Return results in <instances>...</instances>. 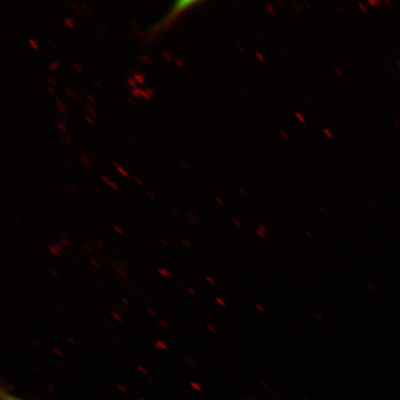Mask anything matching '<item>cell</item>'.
<instances>
[{
  "label": "cell",
  "instance_id": "6da1fadb",
  "mask_svg": "<svg viewBox=\"0 0 400 400\" xmlns=\"http://www.w3.org/2000/svg\"><path fill=\"white\" fill-rule=\"evenodd\" d=\"M154 347L161 350H168V346L164 341H156L153 343Z\"/></svg>",
  "mask_w": 400,
  "mask_h": 400
},
{
  "label": "cell",
  "instance_id": "7a4b0ae2",
  "mask_svg": "<svg viewBox=\"0 0 400 400\" xmlns=\"http://www.w3.org/2000/svg\"><path fill=\"white\" fill-rule=\"evenodd\" d=\"M1 400H23L19 399V397H16L12 396V394H8L6 392L2 391L1 392Z\"/></svg>",
  "mask_w": 400,
  "mask_h": 400
},
{
  "label": "cell",
  "instance_id": "3957f363",
  "mask_svg": "<svg viewBox=\"0 0 400 400\" xmlns=\"http://www.w3.org/2000/svg\"><path fill=\"white\" fill-rule=\"evenodd\" d=\"M159 274L162 275V277H167V278L172 277L171 272H170L168 271V270H166L164 268L159 269Z\"/></svg>",
  "mask_w": 400,
  "mask_h": 400
},
{
  "label": "cell",
  "instance_id": "277c9868",
  "mask_svg": "<svg viewBox=\"0 0 400 400\" xmlns=\"http://www.w3.org/2000/svg\"><path fill=\"white\" fill-rule=\"evenodd\" d=\"M102 180L104 181V182H106L107 183H109V185L110 186H112V188L113 189H115V190H119V186H117V185H116V183L110 182V181L109 179H107V177H102Z\"/></svg>",
  "mask_w": 400,
  "mask_h": 400
},
{
  "label": "cell",
  "instance_id": "5b68a950",
  "mask_svg": "<svg viewBox=\"0 0 400 400\" xmlns=\"http://www.w3.org/2000/svg\"><path fill=\"white\" fill-rule=\"evenodd\" d=\"M116 165V167H117L118 171L121 172V174L123 175V177H130L129 174H127V172L126 171H124V170L123 168H121V166H119V165L117 163H114Z\"/></svg>",
  "mask_w": 400,
  "mask_h": 400
},
{
  "label": "cell",
  "instance_id": "8992f818",
  "mask_svg": "<svg viewBox=\"0 0 400 400\" xmlns=\"http://www.w3.org/2000/svg\"><path fill=\"white\" fill-rule=\"evenodd\" d=\"M112 318L115 319L116 321H120V323H121V321H123V320H121V315L119 314L118 312H112Z\"/></svg>",
  "mask_w": 400,
  "mask_h": 400
},
{
  "label": "cell",
  "instance_id": "52a82bcc",
  "mask_svg": "<svg viewBox=\"0 0 400 400\" xmlns=\"http://www.w3.org/2000/svg\"><path fill=\"white\" fill-rule=\"evenodd\" d=\"M159 326H161L162 327V328L170 329L169 323H167V321H159Z\"/></svg>",
  "mask_w": 400,
  "mask_h": 400
},
{
  "label": "cell",
  "instance_id": "ba28073f",
  "mask_svg": "<svg viewBox=\"0 0 400 400\" xmlns=\"http://www.w3.org/2000/svg\"><path fill=\"white\" fill-rule=\"evenodd\" d=\"M50 250L51 251V253H53L54 255L59 256V251L58 250H56L55 247H52V246H50Z\"/></svg>",
  "mask_w": 400,
  "mask_h": 400
},
{
  "label": "cell",
  "instance_id": "9c48e42d",
  "mask_svg": "<svg viewBox=\"0 0 400 400\" xmlns=\"http://www.w3.org/2000/svg\"><path fill=\"white\" fill-rule=\"evenodd\" d=\"M29 43L30 44H31L32 48H36V50H39V46H37V43L34 42V40L30 39Z\"/></svg>",
  "mask_w": 400,
  "mask_h": 400
},
{
  "label": "cell",
  "instance_id": "30bf717a",
  "mask_svg": "<svg viewBox=\"0 0 400 400\" xmlns=\"http://www.w3.org/2000/svg\"><path fill=\"white\" fill-rule=\"evenodd\" d=\"M136 79L137 81H139V83H144V77H143V75H141V77H140L139 74H137L136 75Z\"/></svg>",
  "mask_w": 400,
  "mask_h": 400
},
{
  "label": "cell",
  "instance_id": "8fae6325",
  "mask_svg": "<svg viewBox=\"0 0 400 400\" xmlns=\"http://www.w3.org/2000/svg\"><path fill=\"white\" fill-rule=\"evenodd\" d=\"M113 229H114L115 231L117 232H119V234H123V230H121V227L114 226V227H113Z\"/></svg>",
  "mask_w": 400,
  "mask_h": 400
},
{
  "label": "cell",
  "instance_id": "7c38bea8",
  "mask_svg": "<svg viewBox=\"0 0 400 400\" xmlns=\"http://www.w3.org/2000/svg\"><path fill=\"white\" fill-rule=\"evenodd\" d=\"M128 83L130 86H134L136 85V81L132 79V78H128Z\"/></svg>",
  "mask_w": 400,
  "mask_h": 400
},
{
  "label": "cell",
  "instance_id": "4fadbf2b",
  "mask_svg": "<svg viewBox=\"0 0 400 400\" xmlns=\"http://www.w3.org/2000/svg\"><path fill=\"white\" fill-rule=\"evenodd\" d=\"M147 312L148 313H150L151 316H153V317H156V312H154L152 310L148 309Z\"/></svg>",
  "mask_w": 400,
  "mask_h": 400
},
{
  "label": "cell",
  "instance_id": "5bb4252c",
  "mask_svg": "<svg viewBox=\"0 0 400 400\" xmlns=\"http://www.w3.org/2000/svg\"><path fill=\"white\" fill-rule=\"evenodd\" d=\"M59 62H55V64H51L50 70H56L57 66H58Z\"/></svg>",
  "mask_w": 400,
  "mask_h": 400
},
{
  "label": "cell",
  "instance_id": "9a60e30c",
  "mask_svg": "<svg viewBox=\"0 0 400 400\" xmlns=\"http://www.w3.org/2000/svg\"><path fill=\"white\" fill-rule=\"evenodd\" d=\"M88 110H89V112H90L92 115L97 116V113L94 112V110L93 109H91L90 107L88 108Z\"/></svg>",
  "mask_w": 400,
  "mask_h": 400
},
{
  "label": "cell",
  "instance_id": "2e32d148",
  "mask_svg": "<svg viewBox=\"0 0 400 400\" xmlns=\"http://www.w3.org/2000/svg\"><path fill=\"white\" fill-rule=\"evenodd\" d=\"M54 247H55L57 248V250H58L59 251H61V252H62V251H63V248H62L61 247V246L55 245V246H54Z\"/></svg>",
  "mask_w": 400,
  "mask_h": 400
},
{
  "label": "cell",
  "instance_id": "e0dca14e",
  "mask_svg": "<svg viewBox=\"0 0 400 400\" xmlns=\"http://www.w3.org/2000/svg\"><path fill=\"white\" fill-rule=\"evenodd\" d=\"M86 121H89V123H93V121H92L91 118L88 117V116H86Z\"/></svg>",
  "mask_w": 400,
  "mask_h": 400
},
{
  "label": "cell",
  "instance_id": "ac0fdd59",
  "mask_svg": "<svg viewBox=\"0 0 400 400\" xmlns=\"http://www.w3.org/2000/svg\"><path fill=\"white\" fill-rule=\"evenodd\" d=\"M137 182L139 183V185H144V183H143L141 180H139V178H136Z\"/></svg>",
  "mask_w": 400,
  "mask_h": 400
},
{
  "label": "cell",
  "instance_id": "d6986e66",
  "mask_svg": "<svg viewBox=\"0 0 400 400\" xmlns=\"http://www.w3.org/2000/svg\"><path fill=\"white\" fill-rule=\"evenodd\" d=\"M147 196L150 197V199H154V197L152 196V194H151L150 193V192H147Z\"/></svg>",
  "mask_w": 400,
  "mask_h": 400
},
{
  "label": "cell",
  "instance_id": "ffe728a7",
  "mask_svg": "<svg viewBox=\"0 0 400 400\" xmlns=\"http://www.w3.org/2000/svg\"><path fill=\"white\" fill-rule=\"evenodd\" d=\"M91 263L94 265V266L99 267V264L96 261H94L93 259H91Z\"/></svg>",
  "mask_w": 400,
  "mask_h": 400
},
{
  "label": "cell",
  "instance_id": "44dd1931",
  "mask_svg": "<svg viewBox=\"0 0 400 400\" xmlns=\"http://www.w3.org/2000/svg\"><path fill=\"white\" fill-rule=\"evenodd\" d=\"M163 56L165 57V58H166L167 59H168V61H171V58H170V57L168 55H167L166 53L163 54Z\"/></svg>",
  "mask_w": 400,
  "mask_h": 400
},
{
  "label": "cell",
  "instance_id": "7402d4cb",
  "mask_svg": "<svg viewBox=\"0 0 400 400\" xmlns=\"http://www.w3.org/2000/svg\"><path fill=\"white\" fill-rule=\"evenodd\" d=\"M75 68H77L78 70V71H79L80 72H82V70H81L79 68V66H78L77 64H74Z\"/></svg>",
  "mask_w": 400,
  "mask_h": 400
},
{
  "label": "cell",
  "instance_id": "603a6c76",
  "mask_svg": "<svg viewBox=\"0 0 400 400\" xmlns=\"http://www.w3.org/2000/svg\"><path fill=\"white\" fill-rule=\"evenodd\" d=\"M59 128H61L62 130V131H63V132L66 131V130H65L63 126H61V124H59Z\"/></svg>",
  "mask_w": 400,
  "mask_h": 400
},
{
  "label": "cell",
  "instance_id": "cb8c5ba5",
  "mask_svg": "<svg viewBox=\"0 0 400 400\" xmlns=\"http://www.w3.org/2000/svg\"><path fill=\"white\" fill-rule=\"evenodd\" d=\"M123 303H126V305H128V306H130L129 301H127V300H126V299H123Z\"/></svg>",
  "mask_w": 400,
  "mask_h": 400
},
{
  "label": "cell",
  "instance_id": "d4e9b609",
  "mask_svg": "<svg viewBox=\"0 0 400 400\" xmlns=\"http://www.w3.org/2000/svg\"><path fill=\"white\" fill-rule=\"evenodd\" d=\"M54 351H55L56 353L59 354V355H61V351H59L58 350H57V348H54Z\"/></svg>",
  "mask_w": 400,
  "mask_h": 400
},
{
  "label": "cell",
  "instance_id": "484cf974",
  "mask_svg": "<svg viewBox=\"0 0 400 400\" xmlns=\"http://www.w3.org/2000/svg\"><path fill=\"white\" fill-rule=\"evenodd\" d=\"M161 241L162 243H164L165 246H168V243H167L166 241H165V240H163V239H161Z\"/></svg>",
  "mask_w": 400,
  "mask_h": 400
},
{
  "label": "cell",
  "instance_id": "4316f807",
  "mask_svg": "<svg viewBox=\"0 0 400 400\" xmlns=\"http://www.w3.org/2000/svg\"><path fill=\"white\" fill-rule=\"evenodd\" d=\"M68 340H70V342L72 343V344H75V342H74V340H72V339H70V337H68V339H67Z\"/></svg>",
  "mask_w": 400,
  "mask_h": 400
},
{
  "label": "cell",
  "instance_id": "83f0119b",
  "mask_svg": "<svg viewBox=\"0 0 400 400\" xmlns=\"http://www.w3.org/2000/svg\"><path fill=\"white\" fill-rule=\"evenodd\" d=\"M50 90L51 93H53L54 96H56V93H55V92H54L52 90V88H50Z\"/></svg>",
  "mask_w": 400,
  "mask_h": 400
},
{
  "label": "cell",
  "instance_id": "f1b7e54d",
  "mask_svg": "<svg viewBox=\"0 0 400 400\" xmlns=\"http://www.w3.org/2000/svg\"><path fill=\"white\" fill-rule=\"evenodd\" d=\"M188 290L189 292H190V293H191V294H194V291H192V290H191V289H190V288H188Z\"/></svg>",
  "mask_w": 400,
  "mask_h": 400
}]
</instances>
